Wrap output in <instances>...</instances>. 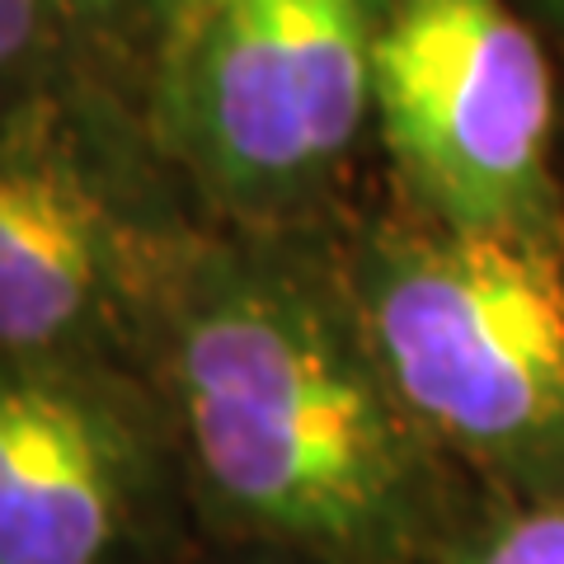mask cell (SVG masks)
Returning a JSON list of instances; mask_svg holds the SVG:
<instances>
[{"mask_svg": "<svg viewBox=\"0 0 564 564\" xmlns=\"http://www.w3.org/2000/svg\"><path fill=\"white\" fill-rule=\"evenodd\" d=\"M226 564H302V560H288V555H269V551H236Z\"/></svg>", "mask_w": 564, "mask_h": 564, "instance_id": "cell-11", "label": "cell"}, {"mask_svg": "<svg viewBox=\"0 0 564 564\" xmlns=\"http://www.w3.org/2000/svg\"><path fill=\"white\" fill-rule=\"evenodd\" d=\"M193 226L57 80L0 104V348L147 377Z\"/></svg>", "mask_w": 564, "mask_h": 564, "instance_id": "cell-4", "label": "cell"}, {"mask_svg": "<svg viewBox=\"0 0 564 564\" xmlns=\"http://www.w3.org/2000/svg\"><path fill=\"white\" fill-rule=\"evenodd\" d=\"M545 10H555V20H564V0H545Z\"/></svg>", "mask_w": 564, "mask_h": 564, "instance_id": "cell-12", "label": "cell"}, {"mask_svg": "<svg viewBox=\"0 0 564 564\" xmlns=\"http://www.w3.org/2000/svg\"><path fill=\"white\" fill-rule=\"evenodd\" d=\"M147 381L193 522L302 564H433L470 494L391 391L311 231L198 217L155 311Z\"/></svg>", "mask_w": 564, "mask_h": 564, "instance_id": "cell-1", "label": "cell"}, {"mask_svg": "<svg viewBox=\"0 0 564 564\" xmlns=\"http://www.w3.org/2000/svg\"><path fill=\"white\" fill-rule=\"evenodd\" d=\"M151 14L155 0H52V24L57 39L80 52H113L122 43L147 47L151 70Z\"/></svg>", "mask_w": 564, "mask_h": 564, "instance_id": "cell-9", "label": "cell"}, {"mask_svg": "<svg viewBox=\"0 0 564 564\" xmlns=\"http://www.w3.org/2000/svg\"><path fill=\"white\" fill-rule=\"evenodd\" d=\"M362 334L429 447L485 499H564V245L400 212L334 245Z\"/></svg>", "mask_w": 564, "mask_h": 564, "instance_id": "cell-2", "label": "cell"}, {"mask_svg": "<svg viewBox=\"0 0 564 564\" xmlns=\"http://www.w3.org/2000/svg\"><path fill=\"white\" fill-rule=\"evenodd\" d=\"M372 128L404 212L466 236L564 245L555 70L508 0H391Z\"/></svg>", "mask_w": 564, "mask_h": 564, "instance_id": "cell-5", "label": "cell"}, {"mask_svg": "<svg viewBox=\"0 0 564 564\" xmlns=\"http://www.w3.org/2000/svg\"><path fill=\"white\" fill-rule=\"evenodd\" d=\"M391 0H217L151 76V141L207 221L311 231L372 128Z\"/></svg>", "mask_w": 564, "mask_h": 564, "instance_id": "cell-3", "label": "cell"}, {"mask_svg": "<svg viewBox=\"0 0 564 564\" xmlns=\"http://www.w3.org/2000/svg\"><path fill=\"white\" fill-rule=\"evenodd\" d=\"M57 47L52 0H0V104L52 85L47 62Z\"/></svg>", "mask_w": 564, "mask_h": 564, "instance_id": "cell-8", "label": "cell"}, {"mask_svg": "<svg viewBox=\"0 0 564 564\" xmlns=\"http://www.w3.org/2000/svg\"><path fill=\"white\" fill-rule=\"evenodd\" d=\"M433 564H564V499L518 503L470 494Z\"/></svg>", "mask_w": 564, "mask_h": 564, "instance_id": "cell-7", "label": "cell"}, {"mask_svg": "<svg viewBox=\"0 0 564 564\" xmlns=\"http://www.w3.org/2000/svg\"><path fill=\"white\" fill-rule=\"evenodd\" d=\"M188 522L147 377L0 348V564H165Z\"/></svg>", "mask_w": 564, "mask_h": 564, "instance_id": "cell-6", "label": "cell"}, {"mask_svg": "<svg viewBox=\"0 0 564 564\" xmlns=\"http://www.w3.org/2000/svg\"><path fill=\"white\" fill-rule=\"evenodd\" d=\"M217 0H155V14H151V70H147V85L151 76L161 70L165 62L180 57V47L198 33V24L207 20V10Z\"/></svg>", "mask_w": 564, "mask_h": 564, "instance_id": "cell-10", "label": "cell"}]
</instances>
